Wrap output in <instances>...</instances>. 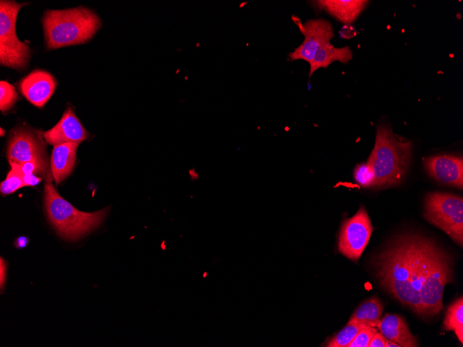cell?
Instances as JSON below:
<instances>
[{"label": "cell", "mask_w": 463, "mask_h": 347, "mask_svg": "<svg viewBox=\"0 0 463 347\" xmlns=\"http://www.w3.org/2000/svg\"><path fill=\"white\" fill-rule=\"evenodd\" d=\"M412 234L394 239L376 260L380 285L403 305L421 317V308L411 286Z\"/></svg>", "instance_id": "obj_1"}, {"label": "cell", "mask_w": 463, "mask_h": 347, "mask_svg": "<svg viewBox=\"0 0 463 347\" xmlns=\"http://www.w3.org/2000/svg\"><path fill=\"white\" fill-rule=\"evenodd\" d=\"M101 24L96 12L83 6L48 10L42 19L46 47L53 50L88 42Z\"/></svg>", "instance_id": "obj_2"}, {"label": "cell", "mask_w": 463, "mask_h": 347, "mask_svg": "<svg viewBox=\"0 0 463 347\" xmlns=\"http://www.w3.org/2000/svg\"><path fill=\"white\" fill-rule=\"evenodd\" d=\"M452 280L450 256L433 240L422 236L419 273L421 317H433L441 312L444 287Z\"/></svg>", "instance_id": "obj_3"}, {"label": "cell", "mask_w": 463, "mask_h": 347, "mask_svg": "<svg viewBox=\"0 0 463 347\" xmlns=\"http://www.w3.org/2000/svg\"><path fill=\"white\" fill-rule=\"evenodd\" d=\"M411 152V141L399 139L387 126L378 127L374 147L367 161L374 172V187H389L401 182L409 168Z\"/></svg>", "instance_id": "obj_4"}, {"label": "cell", "mask_w": 463, "mask_h": 347, "mask_svg": "<svg viewBox=\"0 0 463 347\" xmlns=\"http://www.w3.org/2000/svg\"><path fill=\"white\" fill-rule=\"evenodd\" d=\"M44 206L48 218L58 233L69 240H77L104 220L108 208L91 213L78 211L62 198L51 182L44 186Z\"/></svg>", "instance_id": "obj_5"}, {"label": "cell", "mask_w": 463, "mask_h": 347, "mask_svg": "<svg viewBox=\"0 0 463 347\" xmlns=\"http://www.w3.org/2000/svg\"><path fill=\"white\" fill-rule=\"evenodd\" d=\"M15 1H0V64L14 69H24L30 58V49L16 34V21L19 10L27 5Z\"/></svg>", "instance_id": "obj_6"}, {"label": "cell", "mask_w": 463, "mask_h": 347, "mask_svg": "<svg viewBox=\"0 0 463 347\" xmlns=\"http://www.w3.org/2000/svg\"><path fill=\"white\" fill-rule=\"evenodd\" d=\"M425 219L463 244V198L446 193H430L425 198Z\"/></svg>", "instance_id": "obj_7"}, {"label": "cell", "mask_w": 463, "mask_h": 347, "mask_svg": "<svg viewBox=\"0 0 463 347\" xmlns=\"http://www.w3.org/2000/svg\"><path fill=\"white\" fill-rule=\"evenodd\" d=\"M370 218L364 207H360L341 226L338 251L349 259L356 262L367 245L372 232Z\"/></svg>", "instance_id": "obj_8"}, {"label": "cell", "mask_w": 463, "mask_h": 347, "mask_svg": "<svg viewBox=\"0 0 463 347\" xmlns=\"http://www.w3.org/2000/svg\"><path fill=\"white\" fill-rule=\"evenodd\" d=\"M42 134L27 127L14 129L8 140L7 157L9 163L21 165L37 162L48 166L46 145Z\"/></svg>", "instance_id": "obj_9"}, {"label": "cell", "mask_w": 463, "mask_h": 347, "mask_svg": "<svg viewBox=\"0 0 463 347\" xmlns=\"http://www.w3.org/2000/svg\"><path fill=\"white\" fill-rule=\"evenodd\" d=\"M304 36L303 42L288 54L292 60H303L310 63L316 51L323 45L330 43L334 35L331 23L324 19L307 20L297 24Z\"/></svg>", "instance_id": "obj_10"}, {"label": "cell", "mask_w": 463, "mask_h": 347, "mask_svg": "<svg viewBox=\"0 0 463 347\" xmlns=\"http://www.w3.org/2000/svg\"><path fill=\"white\" fill-rule=\"evenodd\" d=\"M427 172L435 180L460 189L463 187V159L453 154H439L423 161Z\"/></svg>", "instance_id": "obj_11"}, {"label": "cell", "mask_w": 463, "mask_h": 347, "mask_svg": "<svg viewBox=\"0 0 463 347\" xmlns=\"http://www.w3.org/2000/svg\"><path fill=\"white\" fill-rule=\"evenodd\" d=\"M57 82L46 71L36 69L23 78L19 84L21 94L31 104L43 107L55 91Z\"/></svg>", "instance_id": "obj_12"}, {"label": "cell", "mask_w": 463, "mask_h": 347, "mask_svg": "<svg viewBox=\"0 0 463 347\" xmlns=\"http://www.w3.org/2000/svg\"><path fill=\"white\" fill-rule=\"evenodd\" d=\"M44 141L52 145L65 143H78L88 138L89 134L71 108H67L59 122L42 133Z\"/></svg>", "instance_id": "obj_13"}, {"label": "cell", "mask_w": 463, "mask_h": 347, "mask_svg": "<svg viewBox=\"0 0 463 347\" xmlns=\"http://www.w3.org/2000/svg\"><path fill=\"white\" fill-rule=\"evenodd\" d=\"M376 328L387 339L401 346V347H416L418 342L410 332L404 319L395 314H385L381 319Z\"/></svg>", "instance_id": "obj_14"}, {"label": "cell", "mask_w": 463, "mask_h": 347, "mask_svg": "<svg viewBox=\"0 0 463 347\" xmlns=\"http://www.w3.org/2000/svg\"><path fill=\"white\" fill-rule=\"evenodd\" d=\"M79 144L65 143L53 146L51 156V170L56 184L64 180L73 170Z\"/></svg>", "instance_id": "obj_15"}, {"label": "cell", "mask_w": 463, "mask_h": 347, "mask_svg": "<svg viewBox=\"0 0 463 347\" xmlns=\"http://www.w3.org/2000/svg\"><path fill=\"white\" fill-rule=\"evenodd\" d=\"M368 2L364 0H321L315 1L314 3L338 21L350 24L358 18Z\"/></svg>", "instance_id": "obj_16"}, {"label": "cell", "mask_w": 463, "mask_h": 347, "mask_svg": "<svg viewBox=\"0 0 463 347\" xmlns=\"http://www.w3.org/2000/svg\"><path fill=\"white\" fill-rule=\"evenodd\" d=\"M353 57V53L349 46L340 48L334 47L331 43L321 46L315 53L313 60L309 63V77L317 69H326L329 64L335 61L341 63H348Z\"/></svg>", "instance_id": "obj_17"}, {"label": "cell", "mask_w": 463, "mask_h": 347, "mask_svg": "<svg viewBox=\"0 0 463 347\" xmlns=\"http://www.w3.org/2000/svg\"><path fill=\"white\" fill-rule=\"evenodd\" d=\"M383 311V303L377 297L373 296L354 311L348 323H364L376 328L381 319Z\"/></svg>", "instance_id": "obj_18"}, {"label": "cell", "mask_w": 463, "mask_h": 347, "mask_svg": "<svg viewBox=\"0 0 463 347\" xmlns=\"http://www.w3.org/2000/svg\"><path fill=\"white\" fill-rule=\"evenodd\" d=\"M444 328L453 331L461 344L463 343V298L460 296L447 308L444 319Z\"/></svg>", "instance_id": "obj_19"}, {"label": "cell", "mask_w": 463, "mask_h": 347, "mask_svg": "<svg viewBox=\"0 0 463 347\" xmlns=\"http://www.w3.org/2000/svg\"><path fill=\"white\" fill-rule=\"evenodd\" d=\"M367 325L359 323H347L340 332L337 333L326 344V347H348L358 332Z\"/></svg>", "instance_id": "obj_20"}, {"label": "cell", "mask_w": 463, "mask_h": 347, "mask_svg": "<svg viewBox=\"0 0 463 347\" xmlns=\"http://www.w3.org/2000/svg\"><path fill=\"white\" fill-rule=\"evenodd\" d=\"M11 170L4 181L1 183L0 192L2 195L11 194L24 186V174L15 163H9Z\"/></svg>", "instance_id": "obj_21"}, {"label": "cell", "mask_w": 463, "mask_h": 347, "mask_svg": "<svg viewBox=\"0 0 463 347\" xmlns=\"http://www.w3.org/2000/svg\"><path fill=\"white\" fill-rule=\"evenodd\" d=\"M19 98L15 87L7 81L0 82V109L5 112L11 109Z\"/></svg>", "instance_id": "obj_22"}, {"label": "cell", "mask_w": 463, "mask_h": 347, "mask_svg": "<svg viewBox=\"0 0 463 347\" xmlns=\"http://www.w3.org/2000/svg\"><path fill=\"white\" fill-rule=\"evenodd\" d=\"M356 181L362 187H374L375 175L372 168L367 163L358 164L353 171Z\"/></svg>", "instance_id": "obj_23"}, {"label": "cell", "mask_w": 463, "mask_h": 347, "mask_svg": "<svg viewBox=\"0 0 463 347\" xmlns=\"http://www.w3.org/2000/svg\"><path fill=\"white\" fill-rule=\"evenodd\" d=\"M377 331L375 327L365 326L358 332L348 347H368L370 340Z\"/></svg>", "instance_id": "obj_24"}, {"label": "cell", "mask_w": 463, "mask_h": 347, "mask_svg": "<svg viewBox=\"0 0 463 347\" xmlns=\"http://www.w3.org/2000/svg\"><path fill=\"white\" fill-rule=\"evenodd\" d=\"M386 340L387 339L377 331L370 340L368 347H385Z\"/></svg>", "instance_id": "obj_25"}, {"label": "cell", "mask_w": 463, "mask_h": 347, "mask_svg": "<svg viewBox=\"0 0 463 347\" xmlns=\"http://www.w3.org/2000/svg\"><path fill=\"white\" fill-rule=\"evenodd\" d=\"M42 179L37 177L34 174L24 175V181L25 186H36L41 181Z\"/></svg>", "instance_id": "obj_26"}, {"label": "cell", "mask_w": 463, "mask_h": 347, "mask_svg": "<svg viewBox=\"0 0 463 347\" xmlns=\"http://www.w3.org/2000/svg\"><path fill=\"white\" fill-rule=\"evenodd\" d=\"M6 269H7V265L6 261L3 259V258L1 257L0 259V284H1V290H3V286L5 284L6 281Z\"/></svg>", "instance_id": "obj_27"}, {"label": "cell", "mask_w": 463, "mask_h": 347, "mask_svg": "<svg viewBox=\"0 0 463 347\" xmlns=\"http://www.w3.org/2000/svg\"><path fill=\"white\" fill-rule=\"evenodd\" d=\"M27 243L28 240L25 237H20L16 240V246L18 247H24Z\"/></svg>", "instance_id": "obj_28"}, {"label": "cell", "mask_w": 463, "mask_h": 347, "mask_svg": "<svg viewBox=\"0 0 463 347\" xmlns=\"http://www.w3.org/2000/svg\"><path fill=\"white\" fill-rule=\"evenodd\" d=\"M385 347H401V346L391 340L387 339Z\"/></svg>", "instance_id": "obj_29"}, {"label": "cell", "mask_w": 463, "mask_h": 347, "mask_svg": "<svg viewBox=\"0 0 463 347\" xmlns=\"http://www.w3.org/2000/svg\"><path fill=\"white\" fill-rule=\"evenodd\" d=\"M5 134V130L1 128V136H3Z\"/></svg>", "instance_id": "obj_30"}]
</instances>
